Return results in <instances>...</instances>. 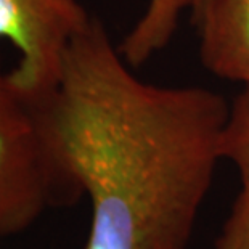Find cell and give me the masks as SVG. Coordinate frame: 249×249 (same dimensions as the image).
Here are the masks:
<instances>
[{
	"instance_id": "cell-1",
	"label": "cell",
	"mask_w": 249,
	"mask_h": 249,
	"mask_svg": "<svg viewBox=\"0 0 249 249\" xmlns=\"http://www.w3.org/2000/svg\"><path fill=\"white\" fill-rule=\"evenodd\" d=\"M129 66L92 17L42 102L47 130L90 198L86 249H187L230 107L206 87L143 82Z\"/></svg>"
},
{
	"instance_id": "cell-2",
	"label": "cell",
	"mask_w": 249,
	"mask_h": 249,
	"mask_svg": "<svg viewBox=\"0 0 249 249\" xmlns=\"http://www.w3.org/2000/svg\"><path fill=\"white\" fill-rule=\"evenodd\" d=\"M81 195L52 145L42 102L19 90L0 60V238Z\"/></svg>"
},
{
	"instance_id": "cell-3",
	"label": "cell",
	"mask_w": 249,
	"mask_h": 249,
	"mask_svg": "<svg viewBox=\"0 0 249 249\" xmlns=\"http://www.w3.org/2000/svg\"><path fill=\"white\" fill-rule=\"evenodd\" d=\"M92 21L79 0H0V39L19 52L10 77L37 102L53 92L68 47Z\"/></svg>"
},
{
	"instance_id": "cell-4",
	"label": "cell",
	"mask_w": 249,
	"mask_h": 249,
	"mask_svg": "<svg viewBox=\"0 0 249 249\" xmlns=\"http://www.w3.org/2000/svg\"><path fill=\"white\" fill-rule=\"evenodd\" d=\"M195 24L206 70L249 86V0H209Z\"/></svg>"
},
{
	"instance_id": "cell-5",
	"label": "cell",
	"mask_w": 249,
	"mask_h": 249,
	"mask_svg": "<svg viewBox=\"0 0 249 249\" xmlns=\"http://www.w3.org/2000/svg\"><path fill=\"white\" fill-rule=\"evenodd\" d=\"M187 8H192V0H148L145 12L119 45L124 60L130 66H142L166 49Z\"/></svg>"
},
{
	"instance_id": "cell-6",
	"label": "cell",
	"mask_w": 249,
	"mask_h": 249,
	"mask_svg": "<svg viewBox=\"0 0 249 249\" xmlns=\"http://www.w3.org/2000/svg\"><path fill=\"white\" fill-rule=\"evenodd\" d=\"M222 160L230 161L240 174L243 190H249V86L229 108L220 139Z\"/></svg>"
},
{
	"instance_id": "cell-7",
	"label": "cell",
	"mask_w": 249,
	"mask_h": 249,
	"mask_svg": "<svg viewBox=\"0 0 249 249\" xmlns=\"http://www.w3.org/2000/svg\"><path fill=\"white\" fill-rule=\"evenodd\" d=\"M215 249H249V190H241L236 198Z\"/></svg>"
},
{
	"instance_id": "cell-8",
	"label": "cell",
	"mask_w": 249,
	"mask_h": 249,
	"mask_svg": "<svg viewBox=\"0 0 249 249\" xmlns=\"http://www.w3.org/2000/svg\"><path fill=\"white\" fill-rule=\"evenodd\" d=\"M209 0H192V15H193V21H196L199 18V15L203 13L204 7L208 5Z\"/></svg>"
}]
</instances>
